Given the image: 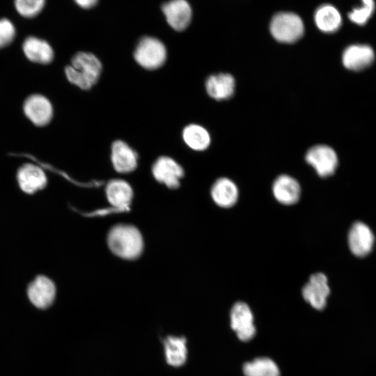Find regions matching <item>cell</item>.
<instances>
[{
    "mask_svg": "<svg viewBox=\"0 0 376 376\" xmlns=\"http://www.w3.org/2000/svg\"><path fill=\"white\" fill-rule=\"evenodd\" d=\"M102 69V63L95 55L81 52L72 57L65 73L70 83L82 90H88L98 81Z\"/></svg>",
    "mask_w": 376,
    "mask_h": 376,
    "instance_id": "obj_1",
    "label": "cell"
},
{
    "mask_svg": "<svg viewBox=\"0 0 376 376\" xmlns=\"http://www.w3.org/2000/svg\"><path fill=\"white\" fill-rule=\"evenodd\" d=\"M108 245L116 256L125 259H134L141 253L143 243L139 230L130 225L114 226L108 235Z\"/></svg>",
    "mask_w": 376,
    "mask_h": 376,
    "instance_id": "obj_2",
    "label": "cell"
},
{
    "mask_svg": "<svg viewBox=\"0 0 376 376\" xmlns=\"http://www.w3.org/2000/svg\"><path fill=\"white\" fill-rule=\"evenodd\" d=\"M269 30L276 40L283 43H292L302 37L304 26L301 19L297 14L283 12L273 17Z\"/></svg>",
    "mask_w": 376,
    "mask_h": 376,
    "instance_id": "obj_3",
    "label": "cell"
},
{
    "mask_svg": "<svg viewBox=\"0 0 376 376\" xmlns=\"http://www.w3.org/2000/svg\"><path fill=\"white\" fill-rule=\"evenodd\" d=\"M136 63L147 70H156L164 65L167 51L164 43L159 39L145 36L140 39L134 52Z\"/></svg>",
    "mask_w": 376,
    "mask_h": 376,
    "instance_id": "obj_4",
    "label": "cell"
},
{
    "mask_svg": "<svg viewBox=\"0 0 376 376\" xmlns=\"http://www.w3.org/2000/svg\"><path fill=\"white\" fill-rule=\"evenodd\" d=\"M375 243V234L367 224L357 221L352 224L347 234V244L354 256H367L373 251Z\"/></svg>",
    "mask_w": 376,
    "mask_h": 376,
    "instance_id": "obj_5",
    "label": "cell"
},
{
    "mask_svg": "<svg viewBox=\"0 0 376 376\" xmlns=\"http://www.w3.org/2000/svg\"><path fill=\"white\" fill-rule=\"evenodd\" d=\"M305 159L322 178L333 175L338 164V156L334 150L323 144L310 148L306 152Z\"/></svg>",
    "mask_w": 376,
    "mask_h": 376,
    "instance_id": "obj_6",
    "label": "cell"
},
{
    "mask_svg": "<svg viewBox=\"0 0 376 376\" xmlns=\"http://www.w3.org/2000/svg\"><path fill=\"white\" fill-rule=\"evenodd\" d=\"M230 327L242 341L251 340L256 334L253 315L249 306L238 301L233 306L230 313Z\"/></svg>",
    "mask_w": 376,
    "mask_h": 376,
    "instance_id": "obj_7",
    "label": "cell"
},
{
    "mask_svg": "<svg viewBox=\"0 0 376 376\" xmlns=\"http://www.w3.org/2000/svg\"><path fill=\"white\" fill-rule=\"evenodd\" d=\"M330 294L328 279L321 272L312 274L302 288L304 299L317 310H322Z\"/></svg>",
    "mask_w": 376,
    "mask_h": 376,
    "instance_id": "obj_8",
    "label": "cell"
},
{
    "mask_svg": "<svg viewBox=\"0 0 376 376\" xmlns=\"http://www.w3.org/2000/svg\"><path fill=\"white\" fill-rule=\"evenodd\" d=\"M152 173L158 182L171 189L179 187L180 180L184 175L182 167L173 158L167 156L157 159L152 166Z\"/></svg>",
    "mask_w": 376,
    "mask_h": 376,
    "instance_id": "obj_9",
    "label": "cell"
},
{
    "mask_svg": "<svg viewBox=\"0 0 376 376\" xmlns=\"http://www.w3.org/2000/svg\"><path fill=\"white\" fill-rule=\"evenodd\" d=\"M27 295L30 301L36 307L45 309L53 303L56 296V287L48 277L38 276L29 284Z\"/></svg>",
    "mask_w": 376,
    "mask_h": 376,
    "instance_id": "obj_10",
    "label": "cell"
},
{
    "mask_svg": "<svg viewBox=\"0 0 376 376\" xmlns=\"http://www.w3.org/2000/svg\"><path fill=\"white\" fill-rule=\"evenodd\" d=\"M168 24L175 31L185 30L191 19V8L186 0H170L162 5Z\"/></svg>",
    "mask_w": 376,
    "mask_h": 376,
    "instance_id": "obj_11",
    "label": "cell"
},
{
    "mask_svg": "<svg viewBox=\"0 0 376 376\" xmlns=\"http://www.w3.org/2000/svg\"><path fill=\"white\" fill-rule=\"evenodd\" d=\"M374 59L373 49L365 44L351 45L345 49L342 54L343 65L354 71L366 69L373 63Z\"/></svg>",
    "mask_w": 376,
    "mask_h": 376,
    "instance_id": "obj_12",
    "label": "cell"
},
{
    "mask_svg": "<svg viewBox=\"0 0 376 376\" xmlns=\"http://www.w3.org/2000/svg\"><path fill=\"white\" fill-rule=\"evenodd\" d=\"M20 189L28 194H33L47 185V177L43 169L36 164H25L22 166L17 174Z\"/></svg>",
    "mask_w": 376,
    "mask_h": 376,
    "instance_id": "obj_13",
    "label": "cell"
},
{
    "mask_svg": "<svg viewBox=\"0 0 376 376\" xmlns=\"http://www.w3.org/2000/svg\"><path fill=\"white\" fill-rule=\"evenodd\" d=\"M111 159L114 169L120 173L134 171L138 164V155L127 143L115 141L111 145Z\"/></svg>",
    "mask_w": 376,
    "mask_h": 376,
    "instance_id": "obj_14",
    "label": "cell"
},
{
    "mask_svg": "<svg viewBox=\"0 0 376 376\" xmlns=\"http://www.w3.org/2000/svg\"><path fill=\"white\" fill-rule=\"evenodd\" d=\"M24 111L29 119L37 126L47 125L53 115L50 102L40 95L29 96L24 102Z\"/></svg>",
    "mask_w": 376,
    "mask_h": 376,
    "instance_id": "obj_15",
    "label": "cell"
},
{
    "mask_svg": "<svg viewBox=\"0 0 376 376\" xmlns=\"http://www.w3.org/2000/svg\"><path fill=\"white\" fill-rule=\"evenodd\" d=\"M272 191L275 198L281 204L296 203L301 194V187L294 178L288 175L278 176L273 182Z\"/></svg>",
    "mask_w": 376,
    "mask_h": 376,
    "instance_id": "obj_16",
    "label": "cell"
},
{
    "mask_svg": "<svg viewBox=\"0 0 376 376\" xmlns=\"http://www.w3.org/2000/svg\"><path fill=\"white\" fill-rule=\"evenodd\" d=\"M235 88V79L228 73L213 74L205 81V89L209 96L219 101L231 97Z\"/></svg>",
    "mask_w": 376,
    "mask_h": 376,
    "instance_id": "obj_17",
    "label": "cell"
},
{
    "mask_svg": "<svg viewBox=\"0 0 376 376\" xmlns=\"http://www.w3.org/2000/svg\"><path fill=\"white\" fill-rule=\"evenodd\" d=\"M238 189L235 182L228 178H220L211 189V196L219 207L227 208L235 204L238 198Z\"/></svg>",
    "mask_w": 376,
    "mask_h": 376,
    "instance_id": "obj_18",
    "label": "cell"
},
{
    "mask_svg": "<svg viewBox=\"0 0 376 376\" xmlns=\"http://www.w3.org/2000/svg\"><path fill=\"white\" fill-rule=\"evenodd\" d=\"M23 51L32 62L48 64L54 58V52L50 45L36 37H28L23 43Z\"/></svg>",
    "mask_w": 376,
    "mask_h": 376,
    "instance_id": "obj_19",
    "label": "cell"
},
{
    "mask_svg": "<svg viewBox=\"0 0 376 376\" xmlns=\"http://www.w3.org/2000/svg\"><path fill=\"white\" fill-rule=\"evenodd\" d=\"M317 27L327 33L338 31L342 24V17L338 10L331 4L320 6L314 15Z\"/></svg>",
    "mask_w": 376,
    "mask_h": 376,
    "instance_id": "obj_20",
    "label": "cell"
},
{
    "mask_svg": "<svg viewBox=\"0 0 376 376\" xmlns=\"http://www.w3.org/2000/svg\"><path fill=\"white\" fill-rule=\"evenodd\" d=\"M166 362L171 366H182L187 357V341L182 336H168L164 341Z\"/></svg>",
    "mask_w": 376,
    "mask_h": 376,
    "instance_id": "obj_21",
    "label": "cell"
},
{
    "mask_svg": "<svg viewBox=\"0 0 376 376\" xmlns=\"http://www.w3.org/2000/svg\"><path fill=\"white\" fill-rule=\"evenodd\" d=\"M106 194L110 203L118 208L127 207L133 196L130 185L120 179L109 181L106 187Z\"/></svg>",
    "mask_w": 376,
    "mask_h": 376,
    "instance_id": "obj_22",
    "label": "cell"
},
{
    "mask_svg": "<svg viewBox=\"0 0 376 376\" xmlns=\"http://www.w3.org/2000/svg\"><path fill=\"white\" fill-rule=\"evenodd\" d=\"M182 139L185 144L196 151L206 150L211 142L208 131L198 124H189L182 131Z\"/></svg>",
    "mask_w": 376,
    "mask_h": 376,
    "instance_id": "obj_23",
    "label": "cell"
},
{
    "mask_svg": "<svg viewBox=\"0 0 376 376\" xmlns=\"http://www.w3.org/2000/svg\"><path fill=\"white\" fill-rule=\"evenodd\" d=\"M244 376H280L276 363L269 358L260 357L243 366Z\"/></svg>",
    "mask_w": 376,
    "mask_h": 376,
    "instance_id": "obj_24",
    "label": "cell"
},
{
    "mask_svg": "<svg viewBox=\"0 0 376 376\" xmlns=\"http://www.w3.org/2000/svg\"><path fill=\"white\" fill-rule=\"evenodd\" d=\"M360 6L354 8L347 16L349 19L355 24L363 26L373 16L375 9V0H361Z\"/></svg>",
    "mask_w": 376,
    "mask_h": 376,
    "instance_id": "obj_25",
    "label": "cell"
},
{
    "mask_svg": "<svg viewBox=\"0 0 376 376\" xmlns=\"http://www.w3.org/2000/svg\"><path fill=\"white\" fill-rule=\"evenodd\" d=\"M17 13L24 17L31 18L43 9L45 0H14Z\"/></svg>",
    "mask_w": 376,
    "mask_h": 376,
    "instance_id": "obj_26",
    "label": "cell"
},
{
    "mask_svg": "<svg viewBox=\"0 0 376 376\" xmlns=\"http://www.w3.org/2000/svg\"><path fill=\"white\" fill-rule=\"evenodd\" d=\"M15 36V28L8 19H0V48L12 42Z\"/></svg>",
    "mask_w": 376,
    "mask_h": 376,
    "instance_id": "obj_27",
    "label": "cell"
},
{
    "mask_svg": "<svg viewBox=\"0 0 376 376\" xmlns=\"http://www.w3.org/2000/svg\"><path fill=\"white\" fill-rule=\"evenodd\" d=\"M76 3L83 8H90L93 7L98 0H75Z\"/></svg>",
    "mask_w": 376,
    "mask_h": 376,
    "instance_id": "obj_28",
    "label": "cell"
}]
</instances>
